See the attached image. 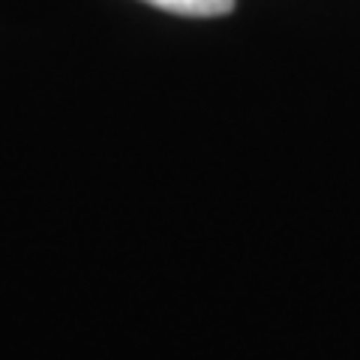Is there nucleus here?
Listing matches in <instances>:
<instances>
[{"instance_id": "nucleus-1", "label": "nucleus", "mask_w": 360, "mask_h": 360, "mask_svg": "<svg viewBox=\"0 0 360 360\" xmlns=\"http://www.w3.org/2000/svg\"><path fill=\"white\" fill-rule=\"evenodd\" d=\"M144 4L189 18H217V15H229L234 9V0H144Z\"/></svg>"}]
</instances>
